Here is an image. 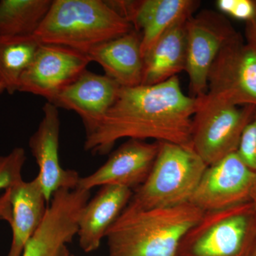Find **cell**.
Segmentation results:
<instances>
[{"label":"cell","mask_w":256,"mask_h":256,"mask_svg":"<svg viewBox=\"0 0 256 256\" xmlns=\"http://www.w3.org/2000/svg\"><path fill=\"white\" fill-rule=\"evenodd\" d=\"M197 106L198 98L183 92L178 76L156 85L120 87L104 120L86 137L84 149L106 154L124 138L191 146Z\"/></svg>","instance_id":"6da1fadb"},{"label":"cell","mask_w":256,"mask_h":256,"mask_svg":"<svg viewBox=\"0 0 256 256\" xmlns=\"http://www.w3.org/2000/svg\"><path fill=\"white\" fill-rule=\"evenodd\" d=\"M204 214L190 202L166 208L128 204L106 234L109 256H178L184 236Z\"/></svg>","instance_id":"7a4b0ae2"},{"label":"cell","mask_w":256,"mask_h":256,"mask_svg":"<svg viewBox=\"0 0 256 256\" xmlns=\"http://www.w3.org/2000/svg\"><path fill=\"white\" fill-rule=\"evenodd\" d=\"M133 30L131 24L102 0H53L34 36L42 44L88 50Z\"/></svg>","instance_id":"3957f363"},{"label":"cell","mask_w":256,"mask_h":256,"mask_svg":"<svg viewBox=\"0 0 256 256\" xmlns=\"http://www.w3.org/2000/svg\"><path fill=\"white\" fill-rule=\"evenodd\" d=\"M158 142L150 172L133 193L130 206L166 208L188 203L208 166L192 146Z\"/></svg>","instance_id":"277c9868"},{"label":"cell","mask_w":256,"mask_h":256,"mask_svg":"<svg viewBox=\"0 0 256 256\" xmlns=\"http://www.w3.org/2000/svg\"><path fill=\"white\" fill-rule=\"evenodd\" d=\"M256 242L252 202L205 212L184 236L178 256H250Z\"/></svg>","instance_id":"5b68a950"},{"label":"cell","mask_w":256,"mask_h":256,"mask_svg":"<svg viewBox=\"0 0 256 256\" xmlns=\"http://www.w3.org/2000/svg\"><path fill=\"white\" fill-rule=\"evenodd\" d=\"M192 118L191 146L207 166L236 152L242 132L256 111L236 106L206 94L197 98Z\"/></svg>","instance_id":"8992f818"},{"label":"cell","mask_w":256,"mask_h":256,"mask_svg":"<svg viewBox=\"0 0 256 256\" xmlns=\"http://www.w3.org/2000/svg\"><path fill=\"white\" fill-rule=\"evenodd\" d=\"M206 94L230 105L256 107V50L238 32L212 64Z\"/></svg>","instance_id":"52a82bcc"},{"label":"cell","mask_w":256,"mask_h":256,"mask_svg":"<svg viewBox=\"0 0 256 256\" xmlns=\"http://www.w3.org/2000/svg\"><path fill=\"white\" fill-rule=\"evenodd\" d=\"M236 33L225 16L210 10H203L188 18L185 72L190 79L192 97L206 94L212 64L222 47Z\"/></svg>","instance_id":"ba28073f"},{"label":"cell","mask_w":256,"mask_h":256,"mask_svg":"<svg viewBox=\"0 0 256 256\" xmlns=\"http://www.w3.org/2000/svg\"><path fill=\"white\" fill-rule=\"evenodd\" d=\"M256 184V173L233 153L207 166L190 203L204 213L226 210L250 202Z\"/></svg>","instance_id":"9c48e42d"},{"label":"cell","mask_w":256,"mask_h":256,"mask_svg":"<svg viewBox=\"0 0 256 256\" xmlns=\"http://www.w3.org/2000/svg\"><path fill=\"white\" fill-rule=\"evenodd\" d=\"M90 60L78 50L41 44L18 84V92L41 96L50 102L85 72Z\"/></svg>","instance_id":"30bf717a"},{"label":"cell","mask_w":256,"mask_h":256,"mask_svg":"<svg viewBox=\"0 0 256 256\" xmlns=\"http://www.w3.org/2000/svg\"><path fill=\"white\" fill-rule=\"evenodd\" d=\"M43 118L28 140L32 156L38 168V178L47 203L60 190H74L80 180L78 173L62 168L60 160V118L58 108L46 102Z\"/></svg>","instance_id":"8fae6325"},{"label":"cell","mask_w":256,"mask_h":256,"mask_svg":"<svg viewBox=\"0 0 256 256\" xmlns=\"http://www.w3.org/2000/svg\"><path fill=\"white\" fill-rule=\"evenodd\" d=\"M141 34L142 57L162 35L176 24L194 14L200 2L195 0H117L107 1Z\"/></svg>","instance_id":"7c38bea8"},{"label":"cell","mask_w":256,"mask_h":256,"mask_svg":"<svg viewBox=\"0 0 256 256\" xmlns=\"http://www.w3.org/2000/svg\"><path fill=\"white\" fill-rule=\"evenodd\" d=\"M159 150V142L128 140L92 174L80 178L77 188L90 191L96 186H124L132 190L144 182Z\"/></svg>","instance_id":"4fadbf2b"},{"label":"cell","mask_w":256,"mask_h":256,"mask_svg":"<svg viewBox=\"0 0 256 256\" xmlns=\"http://www.w3.org/2000/svg\"><path fill=\"white\" fill-rule=\"evenodd\" d=\"M48 205L37 176L28 182L22 180L0 196V220H6L12 232L8 256H22Z\"/></svg>","instance_id":"5bb4252c"},{"label":"cell","mask_w":256,"mask_h":256,"mask_svg":"<svg viewBox=\"0 0 256 256\" xmlns=\"http://www.w3.org/2000/svg\"><path fill=\"white\" fill-rule=\"evenodd\" d=\"M120 86L107 76L86 70L50 101L57 108L74 111L87 134L98 128L117 98Z\"/></svg>","instance_id":"9a60e30c"},{"label":"cell","mask_w":256,"mask_h":256,"mask_svg":"<svg viewBox=\"0 0 256 256\" xmlns=\"http://www.w3.org/2000/svg\"><path fill=\"white\" fill-rule=\"evenodd\" d=\"M86 54L90 62L98 64L105 75L120 86L134 87L142 84L141 34L134 28L122 36L92 47Z\"/></svg>","instance_id":"2e32d148"},{"label":"cell","mask_w":256,"mask_h":256,"mask_svg":"<svg viewBox=\"0 0 256 256\" xmlns=\"http://www.w3.org/2000/svg\"><path fill=\"white\" fill-rule=\"evenodd\" d=\"M132 190L124 186H101L82 210L77 236L84 252H95L108 230L117 220L132 198Z\"/></svg>","instance_id":"e0dca14e"},{"label":"cell","mask_w":256,"mask_h":256,"mask_svg":"<svg viewBox=\"0 0 256 256\" xmlns=\"http://www.w3.org/2000/svg\"><path fill=\"white\" fill-rule=\"evenodd\" d=\"M186 21L170 28L144 55L141 85L161 84L185 72Z\"/></svg>","instance_id":"ac0fdd59"},{"label":"cell","mask_w":256,"mask_h":256,"mask_svg":"<svg viewBox=\"0 0 256 256\" xmlns=\"http://www.w3.org/2000/svg\"><path fill=\"white\" fill-rule=\"evenodd\" d=\"M41 44L34 35L0 36V82L10 95L18 92L20 79Z\"/></svg>","instance_id":"d6986e66"},{"label":"cell","mask_w":256,"mask_h":256,"mask_svg":"<svg viewBox=\"0 0 256 256\" xmlns=\"http://www.w3.org/2000/svg\"><path fill=\"white\" fill-rule=\"evenodd\" d=\"M53 0H1L0 36H32L46 18Z\"/></svg>","instance_id":"ffe728a7"},{"label":"cell","mask_w":256,"mask_h":256,"mask_svg":"<svg viewBox=\"0 0 256 256\" xmlns=\"http://www.w3.org/2000/svg\"><path fill=\"white\" fill-rule=\"evenodd\" d=\"M25 161L26 153L20 146L6 156H0V191H5L23 180L22 172Z\"/></svg>","instance_id":"44dd1931"},{"label":"cell","mask_w":256,"mask_h":256,"mask_svg":"<svg viewBox=\"0 0 256 256\" xmlns=\"http://www.w3.org/2000/svg\"><path fill=\"white\" fill-rule=\"evenodd\" d=\"M62 252V242L56 237L47 232H38L26 244L22 256H60Z\"/></svg>","instance_id":"7402d4cb"},{"label":"cell","mask_w":256,"mask_h":256,"mask_svg":"<svg viewBox=\"0 0 256 256\" xmlns=\"http://www.w3.org/2000/svg\"><path fill=\"white\" fill-rule=\"evenodd\" d=\"M236 153L242 161L256 173V111L242 132Z\"/></svg>","instance_id":"603a6c76"},{"label":"cell","mask_w":256,"mask_h":256,"mask_svg":"<svg viewBox=\"0 0 256 256\" xmlns=\"http://www.w3.org/2000/svg\"><path fill=\"white\" fill-rule=\"evenodd\" d=\"M216 5L222 14L246 23L254 18L256 12L255 0H218Z\"/></svg>","instance_id":"cb8c5ba5"},{"label":"cell","mask_w":256,"mask_h":256,"mask_svg":"<svg viewBox=\"0 0 256 256\" xmlns=\"http://www.w3.org/2000/svg\"><path fill=\"white\" fill-rule=\"evenodd\" d=\"M255 4V14L250 21L246 23L245 33L247 43L256 50V0Z\"/></svg>","instance_id":"d4e9b609"},{"label":"cell","mask_w":256,"mask_h":256,"mask_svg":"<svg viewBox=\"0 0 256 256\" xmlns=\"http://www.w3.org/2000/svg\"><path fill=\"white\" fill-rule=\"evenodd\" d=\"M250 202H252V208H254V216H255L256 224V184L255 186H254V190H252V198H250Z\"/></svg>","instance_id":"484cf974"},{"label":"cell","mask_w":256,"mask_h":256,"mask_svg":"<svg viewBox=\"0 0 256 256\" xmlns=\"http://www.w3.org/2000/svg\"><path fill=\"white\" fill-rule=\"evenodd\" d=\"M250 256H256V242L255 245H254V248H252V254Z\"/></svg>","instance_id":"4316f807"},{"label":"cell","mask_w":256,"mask_h":256,"mask_svg":"<svg viewBox=\"0 0 256 256\" xmlns=\"http://www.w3.org/2000/svg\"><path fill=\"white\" fill-rule=\"evenodd\" d=\"M4 92V87H3L2 84L0 82V94H2Z\"/></svg>","instance_id":"83f0119b"}]
</instances>
